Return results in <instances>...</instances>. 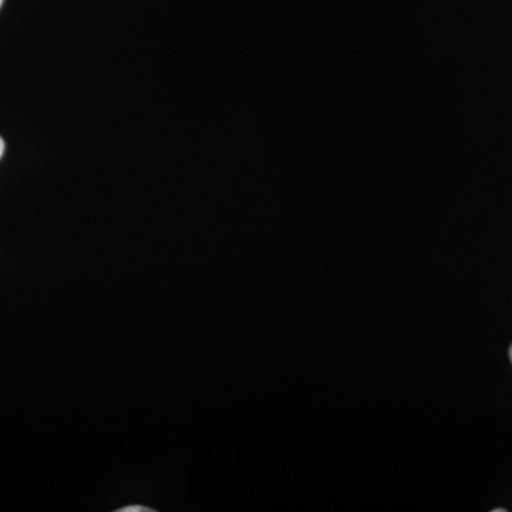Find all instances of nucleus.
Returning a JSON list of instances; mask_svg holds the SVG:
<instances>
[{
  "instance_id": "obj_3",
  "label": "nucleus",
  "mask_w": 512,
  "mask_h": 512,
  "mask_svg": "<svg viewBox=\"0 0 512 512\" xmlns=\"http://www.w3.org/2000/svg\"><path fill=\"white\" fill-rule=\"evenodd\" d=\"M494 512H505L504 508H498V510H494Z\"/></svg>"
},
{
  "instance_id": "obj_4",
  "label": "nucleus",
  "mask_w": 512,
  "mask_h": 512,
  "mask_svg": "<svg viewBox=\"0 0 512 512\" xmlns=\"http://www.w3.org/2000/svg\"><path fill=\"white\" fill-rule=\"evenodd\" d=\"M510 357H511V362H512V346H511V349H510Z\"/></svg>"
},
{
  "instance_id": "obj_2",
  "label": "nucleus",
  "mask_w": 512,
  "mask_h": 512,
  "mask_svg": "<svg viewBox=\"0 0 512 512\" xmlns=\"http://www.w3.org/2000/svg\"><path fill=\"white\" fill-rule=\"evenodd\" d=\"M3 151H5V143H3L2 138H0V158L3 156Z\"/></svg>"
},
{
  "instance_id": "obj_5",
  "label": "nucleus",
  "mask_w": 512,
  "mask_h": 512,
  "mask_svg": "<svg viewBox=\"0 0 512 512\" xmlns=\"http://www.w3.org/2000/svg\"><path fill=\"white\" fill-rule=\"evenodd\" d=\"M3 0H0V8H2Z\"/></svg>"
},
{
  "instance_id": "obj_1",
  "label": "nucleus",
  "mask_w": 512,
  "mask_h": 512,
  "mask_svg": "<svg viewBox=\"0 0 512 512\" xmlns=\"http://www.w3.org/2000/svg\"><path fill=\"white\" fill-rule=\"evenodd\" d=\"M153 512V510H150V508H140V507H131V508H123V510H120V512Z\"/></svg>"
}]
</instances>
